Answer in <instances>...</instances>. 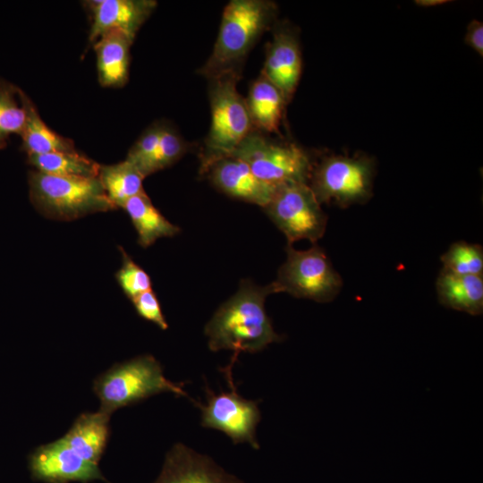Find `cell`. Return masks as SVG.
Wrapping results in <instances>:
<instances>
[{"mask_svg": "<svg viewBox=\"0 0 483 483\" xmlns=\"http://www.w3.org/2000/svg\"><path fill=\"white\" fill-rule=\"evenodd\" d=\"M228 157L243 161L256 177L273 187L308 183L313 165L309 155L301 147L272 141L256 131Z\"/></svg>", "mask_w": 483, "mask_h": 483, "instance_id": "7", "label": "cell"}, {"mask_svg": "<svg viewBox=\"0 0 483 483\" xmlns=\"http://www.w3.org/2000/svg\"><path fill=\"white\" fill-rule=\"evenodd\" d=\"M130 216L138 233V242L143 248L162 237H173L180 228L168 221L152 204L146 192L128 199L122 207Z\"/></svg>", "mask_w": 483, "mask_h": 483, "instance_id": "20", "label": "cell"}, {"mask_svg": "<svg viewBox=\"0 0 483 483\" xmlns=\"http://www.w3.org/2000/svg\"><path fill=\"white\" fill-rule=\"evenodd\" d=\"M123 264L115 274V278L123 293L131 301L138 295L151 290V280L148 274L137 265L120 247Z\"/></svg>", "mask_w": 483, "mask_h": 483, "instance_id": "27", "label": "cell"}, {"mask_svg": "<svg viewBox=\"0 0 483 483\" xmlns=\"http://www.w3.org/2000/svg\"><path fill=\"white\" fill-rule=\"evenodd\" d=\"M28 163L44 174L65 177H97L100 165L76 151L28 157Z\"/></svg>", "mask_w": 483, "mask_h": 483, "instance_id": "23", "label": "cell"}, {"mask_svg": "<svg viewBox=\"0 0 483 483\" xmlns=\"http://www.w3.org/2000/svg\"><path fill=\"white\" fill-rule=\"evenodd\" d=\"M203 174L225 195L262 208L270 201L276 189L259 180L243 161L233 157L216 160Z\"/></svg>", "mask_w": 483, "mask_h": 483, "instance_id": "15", "label": "cell"}, {"mask_svg": "<svg viewBox=\"0 0 483 483\" xmlns=\"http://www.w3.org/2000/svg\"><path fill=\"white\" fill-rule=\"evenodd\" d=\"M436 287L438 301L443 306L472 316L482 314V275H455L441 270Z\"/></svg>", "mask_w": 483, "mask_h": 483, "instance_id": "18", "label": "cell"}, {"mask_svg": "<svg viewBox=\"0 0 483 483\" xmlns=\"http://www.w3.org/2000/svg\"><path fill=\"white\" fill-rule=\"evenodd\" d=\"M449 1H445V0H417L415 1V4L417 5H420V6H436V5H440V4H444L445 3H448Z\"/></svg>", "mask_w": 483, "mask_h": 483, "instance_id": "31", "label": "cell"}, {"mask_svg": "<svg viewBox=\"0 0 483 483\" xmlns=\"http://www.w3.org/2000/svg\"><path fill=\"white\" fill-rule=\"evenodd\" d=\"M442 270L462 275H483V250L479 244L457 242L441 256Z\"/></svg>", "mask_w": 483, "mask_h": 483, "instance_id": "25", "label": "cell"}, {"mask_svg": "<svg viewBox=\"0 0 483 483\" xmlns=\"http://www.w3.org/2000/svg\"><path fill=\"white\" fill-rule=\"evenodd\" d=\"M131 302L140 317L154 323L162 330L168 328L159 301L152 289L138 295Z\"/></svg>", "mask_w": 483, "mask_h": 483, "instance_id": "29", "label": "cell"}, {"mask_svg": "<svg viewBox=\"0 0 483 483\" xmlns=\"http://www.w3.org/2000/svg\"><path fill=\"white\" fill-rule=\"evenodd\" d=\"M375 169V161L364 154L326 155L313 163L308 184L320 204H364L373 195Z\"/></svg>", "mask_w": 483, "mask_h": 483, "instance_id": "6", "label": "cell"}, {"mask_svg": "<svg viewBox=\"0 0 483 483\" xmlns=\"http://www.w3.org/2000/svg\"><path fill=\"white\" fill-rule=\"evenodd\" d=\"M275 292L273 283L258 286L243 280L236 293L216 309L205 326L209 349L233 351L235 360L240 352H258L282 341L265 309L266 298Z\"/></svg>", "mask_w": 483, "mask_h": 483, "instance_id": "1", "label": "cell"}, {"mask_svg": "<svg viewBox=\"0 0 483 483\" xmlns=\"http://www.w3.org/2000/svg\"><path fill=\"white\" fill-rule=\"evenodd\" d=\"M92 14L89 41L109 30H119L134 41L157 6L154 0H94L85 2Z\"/></svg>", "mask_w": 483, "mask_h": 483, "instance_id": "14", "label": "cell"}, {"mask_svg": "<svg viewBox=\"0 0 483 483\" xmlns=\"http://www.w3.org/2000/svg\"><path fill=\"white\" fill-rule=\"evenodd\" d=\"M28 180L32 205L50 219L70 221L116 208L98 177L57 176L33 169Z\"/></svg>", "mask_w": 483, "mask_h": 483, "instance_id": "5", "label": "cell"}, {"mask_svg": "<svg viewBox=\"0 0 483 483\" xmlns=\"http://www.w3.org/2000/svg\"><path fill=\"white\" fill-rule=\"evenodd\" d=\"M233 363L232 360L222 369L231 392L216 394L205 386L207 404H198L201 410V426L224 432L233 444L248 443L254 449H259L256 430L261 412L258 402L245 399L237 393L232 375Z\"/></svg>", "mask_w": 483, "mask_h": 483, "instance_id": "10", "label": "cell"}, {"mask_svg": "<svg viewBox=\"0 0 483 483\" xmlns=\"http://www.w3.org/2000/svg\"><path fill=\"white\" fill-rule=\"evenodd\" d=\"M464 42L481 57L483 56V23L481 21L475 19L470 21L466 29Z\"/></svg>", "mask_w": 483, "mask_h": 483, "instance_id": "30", "label": "cell"}, {"mask_svg": "<svg viewBox=\"0 0 483 483\" xmlns=\"http://www.w3.org/2000/svg\"><path fill=\"white\" fill-rule=\"evenodd\" d=\"M153 483H244L212 458L177 443L167 452L161 472Z\"/></svg>", "mask_w": 483, "mask_h": 483, "instance_id": "13", "label": "cell"}, {"mask_svg": "<svg viewBox=\"0 0 483 483\" xmlns=\"http://www.w3.org/2000/svg\"><path fill=\"white\" fill-rule=\"evenodd\" d=\"M20 136L22 149L28 157L76 151L71 139L59 135L44 123L31 100L28 106L26 123Z\"/></svg>", "mask_w": 483, "mask_h": 483, "instance_id": "21", "label": "cell"}, {"mask_svg": "<svg viewBox=\"0 0 483 483\" xmlns=\"http://www.w3.org/2000/svg\"><path fill=\"white\" fill-rule=\"evenodd\" d=\"M285 250L286 260L273 282L276 292L318 302H329L337 296L343 280L321 247L314 244L307 250H297L288 244Z\"/></svg>", "mask_w": 483, "mask_h": 483, "instance_id": "8", "label": "cell"}, {"mask_svg": "<svg viewBox=\"0 0 483 483\" xmlns=\"http://www.w3.org/2000/svg\"><path fill=\"white\" fill-rule=\"evenodd\" d=\"M188 148L182 136L165 124L156 152L147 166L145 176L173 165L183 157Z\"/></svg>", "mask_w": 483, "mask_h": 483, "instance_id": "26", "label": "cell"}, {"mask_svg": "<svg viewBox=\"0 0 483 483\" xmlns=\"http://www.w3.org/2000/svg\"><path fill=\"white\" fill-rule=\"evenodd\" d=\"M277 5L269 0H231L224 8L218 35L200 75L211 80L227 72L242 74V64L273 25Z\"/></svg>", "mask_w": 483, "mask_h": 483, "instance_id": "2", "label": "cell"}, {"mask_svg": "<svg viewBox=\"0 0 483 483\" xmlns=\"http://www.w3.org/2000/svg\"><path fill=\"white\" fill-rule=\"evenodd\" d=\"M110 417L101 410L83 412L77 417L63 439L81 458L98 465L110 437Z\"/></svg>", "mask_w": 483, "mask_h": 483, "instance_id": "17", "label": "cell"}, {"mask_svg": "<svg viewBox=\"0 0 483 483\" xmlns=\"http://www.w3.org/2000/svg\"><path fill=\"white\" fill-rule=\"evenodd\" d=\"M241 73L227 72L209 80L211 123L200 155V174L216 160L230 156L254 130L246 99L239 93Z\"/></svg>", "mask_w": 483, "mask_h": 483, "instance_id": "3", "label": "cell"}, {"mask_svg": "<svg viewBox=\"0 0 483 483\" xmlns=\"http://www.w3.org/2000/svg\"><path fill=\"white\" fill-rule=\"evenodd\" d=\"M28 467L34 480L45 483H88L97 479L110 483L98 465L78 455L63 437L34 449L28 457Z\"/></svg>", "mask_w": 483, "mask_h": 483, "instance_id": "11", "label": "cell"}, {"mask_svg": "<svg viewBox=\"0 0 483 483\" xmlns=\"http://www.w3.org/2000/svg\"><path fill=\"white\" fill-rule=\"evenodd\" d=\"M245 99L254 130L261 133H278L288 103L277 87L260 74L251 84Z\"/></svg>", "mask_w": 483, "mask_h": 483, "instance_id": "19", "label": "cell"}, {"mask_svg": "<svg viewBox=\"0 0 483 483\" xmlns=\"http://www.w3.org/2000/svg\"><path fill=\"white\" fill-rule=\"evenodd\" d=\"M132 43L133 40L119 30H109L94 42L97 77L101 86L122 88L127 83Z\"/></svg>", "mask_w": 483, "mask_h": 483, "instance_id": "16", "label": "cell"}, {"mask_svg": "<svg viewBox=\"0 0 483 483\" xmlns=\"http://www.w3.org/2000/svg\"><path fill=\"white\" fill-rule=\"evenodd\" d=\"M182 385L167 379L159 361L145 354L116 363L98 375L93 391L100 401L99 410L112 415L118 409L161 393L189 397Z\"/></svg>", "mask_w": 483, "mask_h": 483, "instance_id": "4", "label": "cell"}, {"mask_svg": "<svg viewBox=\"0 0 483 483\" xmlns=\"http://www.w3.org/2000/svg\"><path fill=\"white\" fill-rule=\"evenodd\" d=\"M301 72L298 32L291 25L275 24L272 40L267 45L261 74L277 87L289 103L296 91Z\"/></svg>", "mask_w": 483, "mask_h": 483, "instance_id": "12", "label": "cell"}, {"mask_svg": "<svg viewBox=\"0 0 483 483\" xmlns=\"http://www.w3.org/2000/svg\"><path fill=\"white\" fill-rule=\"evenodd\" d=\"M29 97L16 85L0 79V149L7 146L9 138L21 134L26 123Z\"/></svg>", "mask_w": 483, "mask_h": 483, "instance_id": "24", "label": "cell"}, {"mask_svg": "<svg viewBox=\"0 0 483 483\" xmlns=\"http://www.w3.org/2000/svg\"><path fill=\"white\" fill-rule=\"evenodd\" d=\"M98 180L109 200L117 208L131 198L145 192L144 176L128 160L109 165H100Z\"/></svg>", "mask_w": 483, "mask_h": 483, "instance_id": "22", "label": "cell"}, {"mask_svg": "<svg viewBox=\"0 0 483 483\" xmlns=\"http://www.w3.org/2000/svg\"><path fill=\"white\" fill-rule=\"evenodd\" d=\"M165 125L160 122L149 125L128 151L125 159L134 165L144 178L147 166L156 152Z\"/></svg>", "mask_w": 483, "mask_h": 483, "instance_id": "28", "label": "cell"}, {"mask_svg": "<svg viewBox=\"0 0 483 483\" xmlns=\"http://www.w3.org/2000/svg\"><path fill=\"white\" fill-rule=\"evenodd\" d=\"M263 208L290 245L304 239L315 243L326 232L327 216L306 182L276 187Z\"/></svg>", "mask_w": 483, "mask_h": 483, "instance_id": "9", "label": "cell"}]
</instances>
